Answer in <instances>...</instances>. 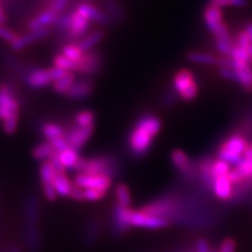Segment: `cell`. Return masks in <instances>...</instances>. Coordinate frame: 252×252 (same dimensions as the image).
<instances>
[{
  "mask_svg": "<svg viewBox=\"0 0 252 252\" xmlns=\"http://www.w3.org/2000/svg\"><path fill=\"white\" fill-rule=\"evenodd\" d=\"M162 127L160 117L153 113H145L135 122L128 135V149L135 157H143L149 153L156 138Z\"/></svg>",
  "mask_w": 252,
  "mask_h": 252,
  "instance_id": "cell-1",
  "label": "cell"
},
{
  "mask_svg": "<svg viewBox=\"0 0 252 252\" xmlns=\"http://www.w3.org/2000/svg\"><path fill=\"white\" fill-rule=\"evenodd\" d=\"M116 224L121 230H126L128 228H143V229H162L169 225V220L162 217L151 216L146 214L143 209L135 210L132 208H122L116 206L115 210Z\"/></svg>",
  "mask_w": 252,
  "mask_h": 252,
  "instance_id": "cell-2",
  "label": "cell"
},
{
  "mask_svg": "<svg viewBox=\"0 0 252 252\" xmlns=\"http://www.w3.org/2000/svg\"><path fill=\"white\" fill-rule=\"evenodd\" d=\"M20 100L14 87L8 83H0V122L7 134H13L19 125Z\"/></svg>",
  "mask_w": 252,
  "mask_h": 252,
  "instance_id": "cell-3",
  "label": "cell"
},
{
  "mask_svg": "<svg viewBox=\"0 0 252 252\" xmlns=\"http://www.w3.org/2000/svg\"><path fill=\"white\" fill-rule=\"evenodd\" d=\"M251 145L241 131L231 133L226 137L217 151V159L228 162L229 165L237 166L243 159L244 154Z\"/></svg>",
  "mask_w": 252,
  "mask_h": 252,
  "instance_id": "cell-4",
  "label": "cell"
},
{
  "mask_svg": "<svg viewBox=\"0 0 252 252\" xmlns=\"http://www.w3.org/2000/svg\"><path fill=\"white\" fill-rule=\"evenodd\" d=\"M173 89L185 102L194 100L198 94V83L194 72L187 68L179 69L173 77Z\"/></svg>",
  "mask_w": 252,
  "mask_h": 252,
  "instance_id": "cell-5",
  "label": "cell"
},
{
  "mask_svg": "<svg viewBox=\"0 0 252 252\" xmlns=\"http://www.w3.org/2000/svg\"><path fill=\"white\" fill-rule=\"evenodd\" d=\"M116 166L115 160L111 157L99 156L91 158H81L76 171L80 173H94V174H109L115 173Z\"/></svg>",
  "mask_w": 252,
  "mask_h": 252,
  "instance_id": "cell-6",
  "label": "cell"
},
{
  "mask_svg": "<svg viewBox=\"0 0 252 252\" xmlns=\"http://www.w3.org/2000/svg\"><path fill=\"white\" fill-rule=\"evenodd\" d=\"M103 68V54L98 49L84 53L83 58L76 63L74 72L81 76L90 77L97 75Z\"/></svg>",
  "mask_w": 252,
  "mask_h": 252,
  "instance_id": "cell-7",
  "label": "cell"
},
{
  "mask_svg": "<svg viewBox=\"0 0 252 252\" xmlns=\"http://www.w3.org/2000/svg\"><path fill=\"white\" fill-rule=\"evenodd\" d=\"M90 21L78 13L76 9L70 11V21L65 34L63 35L68 43H77L90 32Z\"/></svg>",
  "mask_w": 252,
  "mask_h": 252,
  "instance_id": "cell-8",
  "label": "cell"
},
{
  "mask_svg": "<svg viewBox=\"0 0 252 252\" xmlns=\"http://www.w3.org/2000/svg\"><path fill=\"white\" fill-rule=\"evenodd\" d=\"M74 184L82 189H99L106 191L112 186V176L109 174H94V173H77L74 178Z\"/></svg>",
  "mask_w": 252,
  "mask_h": 252,
  "instance_id": "cell-9",
  "label": "cell"
},
{
  "mask_svg": "<svg viewBox=\"0 0 252 252\" xmlns=\"http://www.w3.org/2000/svg\"><path fill=\"white\" fill-rule=\"evenodd\" d=\"M75 9H76L78 13L83 15V17H86L90 23H94L97 25H100V26H111L113 21H115L110 17L105 9H100L97 6L90 4V2H81Z\"/></svg>",
  "mask_w": 252,
  "mask_h": 252,
  "instance_id": "cell-10",
  "label": "cell"
},
{
  "mask_svg": "<svg viewBox=\"0 0 252 252\" xmlns=\"http://www.w3.org/2000/svg\"><path fill=\"white\" fill-rule=\"evenodd\" d=\"M52 33V28L50 27H43V28H37V30L34 31H28L27 33L21 34L15 37V39L12 41L11 43H8L9 47H11L12 50L14 52H20L26 48V47L33 45V43L37 42V41H41L46 37H48Z\"/></svg>",
  "mask_w": 252,
  "mask_h": 252,
  "instance_id": "cell-11",
  "label": "cell"
},
{
  "mask_svg": "<svg viewBox=\"0 0 252 252\" xmlns=\"http://www.w3.org/2000/svg\"><path fill=\"white\" fill-rule=\"evenodd\" d=\"M21 77L31 89H42L53 84L48 68H30L23 71Z\"/></svg>",
  "mask_w": 252,
  "mask_h": 252,
  "instance_id": "cell-12",
  "label": "cell"
},
{
  "mask_svg": "<svg viewBox=\"0 0 252 252\" xmlns=\"http://www.w3.org/2000/svg\"><path fill=\"white\" fill-rule=\"evenodd\" d=\"M176 209H178V202L173 197L158 198L143 208L144 212L151 216L162 217L167 220H168V216L173 215L176 212Z\"/></svg>",
  "mask_w": 252,
  "mask_h": 252,
  "instance_id": "cell-13",
  "label": "cell"
},
{
  "mask_svg": "<svg viewBox=\"0 0 252 252\" xmlns=\"http://www.w3.org/2000/svg\"><path fill=\"white\" fill-rule=\"evenodd\" d=\"M94 134V126H77L72 125L70 127L65 128V139L70 147L80 151L84 147L90 138Z\"/></svg>",
  "mask_w": 252,
  "mask_h": 252,
  "instance_id": "cell-14",
  "label": "cell"
},
{
  "mask_svg": "<svg viewBox=\"0 0 252 252\" xmlns=\"http://www.w3.org/2000/svg\"><path fill=\"white\" fill-rule=\"evenodd\" d=\"M171 160L174 167L186 178H194L196 176L197 166L193 162V160L185 151L180 149H175L171 153Z\"/></svg>",
  "mask_w": 252,
  "mask_h": 252,
  "instance_id": "cell-15",
  "label": "cell"
},
{
  "mask_svg": "<svg viewBox=\"0 0 252 252\" xmlns=\"http://www.w3.org/2000/svg\"><path fill=\"white\" fill-rule=\"evenodd\" d=\"M212 34L214 36V40H215V47L217 52H219L220 55L229 56L232 48H234L236 40L234 39V36L231 35V33H230L228 25L223 23Z\"/></svg>",
  "mask_w": 252,
  "mask_h": 252,
  "instance_id": "cell-16",
  "label": "cell"
},
{
  "mask_svg": "<svg viewBox=\"0 0 252 252\" xmlns=\"http://www.w3.org/2000/svg\"><path fill=\"white\" fill-rule=\"evenodd\" d=\"M59 13H56L54 9H52L47 5L46 8H43L42 11L39 12L35 17H33L28 21L27 24V30L28 31H34L37 28H43V27H50L54 26L58 19L60 18Z\"/></svg>",
  "mask_w": 252,
  "mask_h": 252,
  "instance_id": "cell-17",
  "label": "cell"
},
{
  "mask_svg": "<svg viewBox=\"0 0 252 252\" xmlns=\"http://www.w3.org/2000/svg\"><path fill=\"white\" fill-rule=\"evenodd\" d=\"M94 86L93 81L88 80V78H83L80 81L76 80V82L64 94V96L71 100H83L89 98L94 94Z\"/></svg>",
  "mask_w": 252,
  "mask_h": 252,
  "instance_id": "cell-18",
  "label": "cell"
},
{
  "mask_svg": "<svg viewBox=\"0 0 252 252\" xmlns=\"http://www.w3.org/2000/svg\"><path fill=\"white\" fill-rule=\"evenodd\" d=\"M232 64L237 76V83L248 93H252V65L250 61L232 60Z\"/></svg>",
  "mask_w": 252,
  "mask_h": 252,
  "instance_id": "cell-19",
  "label": "cell"
},
{
  "mask_svg": "<svg viewBox=\"0 0 252 252\" xmlns=\"http://www.w3.org/2000/svg\"><path fill=\"white\" fill-rule=\"evenodd\" d=\"M50 160H52L56 166L61 167L63 169H76L78 162H80L81 160V157L80 154H78L77 150L69 146L68 149L59 152Z\"/></svg>",
  "mask_w": 252,
  "mask_h": 252,
  "instance_id": "cell-20",
  "label": "cell"
},
{
  "mask_svg": "<svg viewBox=\"0 0 252 252\" xmlns=\"http://www.w3.org/2000/svg\"><path fill=\"white\" fill-rule=\"evenodd\" d=\"M50 185L54 187L59 196L70 197L71 190L74 188V181L68 178L65 169H59Z\"/></svg>",
  "mask_w": 252,
  "mask_h": 252,
  "instance_id": "cell-21",
  "label": "cell"
},
{
  "mask_svg": "<svg viewBox=\"0 0 252 252\" xmlns=\"http://www.w3.org/2000/svg\"><path fill=\"white\" fill-rule=\"evenodd\" d=\"M203 20L208 30L214 33L220 25L224 23L222 8L208 4L203 11Z\"/></svg>",
  "mask_w": 252,
  "mask_h": 252,
  "instance_id": "cell-22",
  "label": "cell"
},
{
  "mask_svg": "<svg viewBox=\"0 0 252 252\" xmlns=\"http://www.w3.org/2000/svg\"><path fill=\"white\" fill-rule=\"evenodd\" d=\"M212 189L215 194V196L220 200L226 201L232 198L234 196V185L230 181V179L226 176H220V178H217L214 180Z\"/></svg>",
  "mask_w": 252,
  "mask_h": 252,
  "instance_id": "cell-23",
  "label": "cell"
},
{
  "mask_svg": "<svg viewBox=\"0 0 252 252\" xmlns=\"http://www.w3.org/2000/svg\"><path fill=\"white\" fill-rule=\"evenodd\" d=\"M104 32L103 30H94L90 31L83 39L80 40L77 42V45L80 48L83 50L84 53L90 52V50L94 49V47L98 46L104 39Z\"/></svg>",
  "mask_w": 252,
  "mask_h": 252,
  "instance_id": "cell-24",
  "label": "cell"
},
{
  "mask_svg": "<svg viewBox=\"0 0 252 252\" xmlns=\"http://www.w3.org/2000/svg\"><path fill=\"white\" fill-rule=\"evenodd\" d=\"M58 153V151L52 146L49 141H43V143L37 144L33 151H32L34 159L40 160V161H46V160L53 159Z\"/></svg>",
  "mask_w": 252,
  "mask_h": 252,
  "instance_id": "cell-25",
  "label": "cell"
},
{
  "mask_svg": "<svg viewBox=\"0 0 252 252\" xmlns=\"http://www.w3.org/2000/svg\"><path fill=\"white\" fill-rule=\"evenodd\" d=\"M186 58L189 62L196 63V64H204V65H217L219 62V56L209 54L204 52H189Z\"/></svg>",
  "mask_w": 252,
  "mask_h": 252,
  "instance_id": "cell-26",
  "label": "cell"
},
{
  "mask_svg": "<svg viewBox=\"0 0 252 252\" xmlns=\"http://www.w3.org/2000/svg\"><path fill=\"white\" fill-rule=\"evenodd\" d=\"M40 131L47 140H52L55 139V138L64 137L65 135V128L63 127L62 125L56 124V123H43V124L41 125Z\"/></svg>",
  "mask_w": 252,
  "mask_h": 252,
  "instance_id": "cell-27",
  "label": "cell"
},
{
  "mask_svg": "<svg viewBox=\"0 0 252 252\" xmlns=\"http://www.w3.org/2000/svg\"><path fill=\"white\" fill-rule=\"evenodd\" d=\"M116 201H117V206L122 208H130L132 204V196L131 190L127 187V185L119 184L115 189Z\"/></svg>",
  "mask_w": 252,
  "mask_h": 252,
  "instance_id": "cell-28",
  "label": "cell"
},
{
  "mask_svg": "<svg viewBox=\"0 0 252 252\" xmlns=\"http://www.w3.org/2000/svg\"><path fill=\"white\" fill-rule=\"evenodd\" d=\"M75 82H76V75H75V72H68L65 76H63L62 78H60V80L55 81L54 83L52 84V87L53 89H54V91H56L58 94H64L68 91L69 88L75 83Z\"/></svg>",
  "mask_w": 252,
  "mask_h": 252,
  "instance_id": "cell-29",
  "label": "cell"
},
{
  "mask_svg": "<svg viewBox=\"0 0 252 252\" xmlns=\"http://www.w3.org/2000/svg\"><path fill=\"white\" fill-rule=\"evenodd\" d=\"M104 7H105V11L108 12L110 17L115 21L125 20V12L118 1H116V0H104Z\"/></svg>",
  "mask_w": 252,
  "mask_h": 252,
  "instance_id": "cell-30",
  "label": "cell"
},
{
  "mask_svg": "<svg viewBox=\"0 0 252 252\" xmlns=\"http://www.w3.org/2000/svg\"><path fill=\"white\" fill-rule=\"evenodd\" d=\"M61 54L67 56L68 59H70L71 61H74L75 63H77L82 58H83L84 52L78 47L77 43H67V45L63 46Z\"/></svg>",
  "mask_w": 252,
  "mask_h": 252,
  "instance_id": "cell-31",
  "label": "cell"
},
{
  "mask_svg": "<svg viewBox=\"0 0 252 252\" xmlns=\"http://www.w3.org/2000/svg\"><path fill=\"white\" fill-rule=\"evenodd\" d=\"M94 112L91 110H82V111L77 112L74 117V124L77 126H94Z\"/></svg>",
  "mask_w": 252,
  "mask_h": 252,
  "instance_id": "cell-32",
  "label": "cell"
},
{
  "mask_svg": "<svg viewBox=\"0 0 252 252\" xmlns=\"http://www.w3.org/2000/svg\"><path fill=\"white\" fill-rule=\"evenodd\" d=\"M53 65H54V67L61 68L63 70L74 72L75 67H76V63L71 61L70 59H68L67 56H64L63 54H59L55 56L54 60H53Z\"/></svg>",
  "mask_w": 252,
  "mask_h": 252,
  "instance_id": "cell-33",
  "label": "cell"
},
{
  "mask_svg": "<svg viewBox=\"0 0 252 252\" xmlns=\"http://www.w3.org/2000/svg\"><path fill=\"white\" fill-rule=\"evenodd\" d=\"M208 4L217 6V7H245L249 0H209Z\"/></svg>",
  "mask_w": 252,
  "mask_h": 252,
  "instance_id": "cell-34",
  "label": "cell"
},
{
  "mask_svg": "<svg viewBox=\"0 0 252 252\" xmlns=\"http://www.w3.org/2000/svg\"><path fill=\"white\" fill-rule=\"evenodd\" d=\"M180 97H179L178 93L174 89L169 90V91H166L165 94L161 96V104L163 106H166V108H171V106L175 105L176 103H178V100Z\"/></svg>",
  "mask_w": 252,
  "mask_h": 252,
  "instance_id": "cell-35",
  "label": "cell"
},
{
  "mask_svg": "<svg viewBox=\"0 0 252 252\" xmlns=\"http://www.w3.org/2000/svg\"><path fill=\"white\" fill-rule=\"evenodd\" d=\"M17 36L18 34L15 33V32L12 31L11 28H8L5 24L0 23V39L6 41V42L11 43Z\"/></svg>",
  "mask_w": 252,
  "mask_h": 252,
  "instance_id": "cell-36",
  "label": "cell"
},
{
  "mask_svg": "<svg viewBox=\"0 0 252 252\" xmlns=\"http://www.w3.org/2000/svg\"><path fill=\"white\" fill-rule=\"evenodd\" d=\"M106 191L99 190V189H84V197L86 201H99L105 197Z\"/></svg>",
  "mask_w": 252,
  "mask_h": 252,
  "instance_id": "cell-37",
  "label": "cell"
},
{
  "mask_svg": "<svg viewBox=\"0 0 252 252\" xmlns=\"http://www.w3.org/2000/svg\"><path fill=\"white\" fill-rule=\"evenodd\" d=\"M41 186H42V191H43V195H45V197L47 198L48 201H55L56 198H58V193H56V190L54 189L50 184H47V182H41Z\"/></svg>",
  "mask_w": 252,
  "mask_h": 252,
  "instance_id": "cell-38",
  "label": "cell"
},
{
  "mask_svg": "<svg viewBox=\"0 0 252 252\" xmlns=\"http://www.w3.org/2000/svg\"><path fill=\"white\" fill-rule=\"evenodd\" d=\"M69 2H70V0H53L48 6L52 9H54L56 13L62 14L64 13V9L68 6Z\"/></svg>",
  "mask_w": 252,
  "mask_h": 252,
  "instance_id": "cell-39",
  "label": "cell"
},
{
  "mask_svg": "<svg viewBox=\"0 0 252 252\" xmlns=\"http://www.w3.org/2000/svg\"><path fill=\"white\" fill-rule=\"evenodd\" d=\"M220 75L228 81L237 82V76H236V71L234 69V65H232V67L220 68Z\"/></svg>",
  "mask_w": 252,
  "mask_h": 252,
  "instance_id": "cell-40",
  "label": "cell"
},
{
  "mask_svg": "<svg viewBox=\"0 0 252 252\" xmlns=\"http://www.w3.org/2000/svg\"><path fill=\"white\" fill-rule=\"evenodd\" d=\"M47 141H49V143L52 144V146L54 147L58 152H61V151L68 149L69 147L68 141L65 139V137H59V138H55V139L47 140Z\"/></svg>",
  "mask_w": 252,
  "mask_h": 252,
  "instance_id": "cell-41",
  "label": "cell"
},
{
  "mask_svg": "<svg viewBox=\"0 0 252 252\" xmlns=\"http://www.w3.org/2000/svg\"><path fill=\"white\" fill-rule=\"evenodd\" d=\"M236 251V241L232 238H225L220 245L219 252H235Z\"/></svg>",
  "mask_w": 252,
  "mask_h": 252,
  "instance_id": "cell-42",
  "label": "cell"
},
{
  "mask_svg": "<svg viewBox=\"0 0 252 252\" xmlns=\"http://www.w3.org/2000/svg\"><path fill=\"white\" fill-rule=\"evenodd\" d=\"M48 71H49L50 77H52L53 83H54L55 81L60 80V78H62L63 76H65V75H67L68 72H70V71H67V70H63V69H61V68L54 67V65H53V67L48 68Z\"/></svg>",
  "mask_w": 252,
  "mask_h": 252,
  "instance_id": "cell-43",
  "label": "cell"
},
{
  "mask_svg": "<svg viewBox=\"0 0 252 252\" xmlns=\"http://www.w3.org/2000/svg\"><path fill=\"white\" fill-rule=\"evenodd\" d=\"M195 252H213L210 250L209 248V244H208V242L206 239H198L196 242V244H195Z\"/></svg>",
  "mask_w": 252,
  "mask_h": 252,
  "instance_id": "cell-44",
  "label": "cell"
},
{
  "mask_svg": "<svg viewBox=\"0 0 252 252\" xmlns=\"http://www.w3.org/2000/svg\"><path fill=\"white\" fill-rule=\"evenodd\" d=\"M243 30L245 33H247V35L249 36V39H250V41L252 42V23H247L244 25Z\"/></svg>",
  "mask_w": 252,
  "mask_h": 252,
  "instance_id": "cell-45",
  "label": "cell"
},
{
  "mask_svg": "<svg viewBox=\"0 0 252 252\" xmlns=\"http://www.w3.org/2000/svg\"><path fill=\"white\" fill-rule=\"evenodd\" d=\"M6 13H5V11L4 9H2V7H1V5H0V23H2V24H5L6 23Z\"/></svg>",
  "mask_w": 252,
  "mask_h": 252,
  "instance_id": "cell-46",
  "label": "cell"
},
{
  "mask_svg": "<svg viewBox=\"0 0 252 252\" xmlns=\"http://www.w3.org/2000/svg\"><path fill=\"white\" fill-rule=\"evenodd\" d=\"M251 64H252V49H251Z\"/></svg>",
  "mask_w": 252,
  "mask_h": 252,
  "instance_id": "cell-47",
  "label": "cell"
},
{
  "mask_svg": "<svg viewBox=\"0 0 252 252\" xmlns=\"http://www.w3.org/2000/svg\"><path fill=\"white\" fill-rule=\"evenodd\" d=\"M11 252H19V251H18V250H12Z\"/></svg>",
  "mask_w": 252,
  "mask_h": 252,
  "instance_id": "cell-48",
  "label": "cell"
}]
</instances>
